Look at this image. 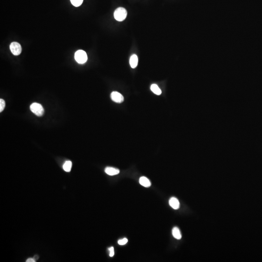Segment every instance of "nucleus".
<instances>
[{"instance_id":"1","label":"nucleus","mask_w":262,"mask_h":262,"mask_svg":"<svg viewBox=\"0 0 262 262\" xmlns=\"http://www.w3.org/2000/svg\"><path fill=\"white\" fill-rule=\"evenodd\" d=\"M127 11L123 7H119L115 10L114 16L115 19L119 22H123L127 17Z\"/></svg>"},{"instance_id":"2","label":"nucleus","mask_w":262,"mask_h":262,"mask_svg":"<svg viewBox=\"0 0 262 262\" xmlns=\"http://www.w3.org/2000/svg\"><path fill=\"white\" fill-rule=\"evenodd\" d=\"M30 110L36 116L41 117L44 113L43 106L40 103L34 102L30 106Z\"/></svg>"},{"instance_id":"3","label":"nucleus","mask_w":262,"mask_h":262,"mask_svg":"<svg viewBox=\"0 0 262 262\" xmlns=\"http://www.w3.org/2000/svg\"><path fill=\"white\" fill-rule=\"evenodd\" d=\"M75 59L78 63H85L87 60V54L83 50H78L75 52Z\"/></svg>"},{"instance_id":"4","label":"nucleus","mask_w":262,"mask_h":262,"mask_svg":"<svg viewBox=\"0 0 262 262\" xmlns=\"http://www.w3.org/2000/svg\"><path fill=\"white\" fill-rule=\"evenodd\" d=\"M11 52L15 56H19L22 51V46L18 42H13L10 45Z\"/></svg>"},{"instance_id":"5","label":"nucleus","mask_w":262,"mask_h":262,"mask_svg":"<svg viewBox=\"0 0 262 262\" xmlns=\"http://www.w3.org/2000/svg\"><path fill=\"white\" fill-rule=\"evenodd\" d=\"M111 98L114 102L117 103H122L123 102L124 97L119 92L113 91L111 94Z\"/></svg>"},{"instance_id":"6","label":"nucleus","mask_w":262,"mask_h":262,"mask_svg":"<svg viewBox=\"0 0 262 262\" xmlns=\"http://www.w3.org/2000/svg\"><path fill=\"white\" fill-rule=\"evenodd\" d=\"M105 173L110 176L118 174L120 173L119 169L112 167H106L105 168Z\"/></svg>"},{"instance_id":"7","label":"nucleus","mask_w":262,"mask_h":262,"mask_svg":"<svg viewBox=\"0 0 262 262\" xmlns=\"http://www.w3.org/2000/svg\"><path fill=\"white\" fill-rule=\"evenodd\" d=\"M169 204L170 206L175 210H177L179 208V201L176 198H171L169 201Z\"/></svg>"},{"instance_id":"8","label":"nucleus","mask_w":262,"mask_h":262,"mask_svg":"<svg viewBox=\"0 0 262 262\" xmlns=\"http://www.w3.org/2000/svg\"><path fill=\"white\" fill-rule=\"evenodd\" d=\"M138 61V57L136 55H133L131 56L130 59V65L132 68L135 69L137 67Z\"/></svg>"},{"instance_id":"9","label":"nucleus","mask_w":262,"mask_h":262,"mask_svg":"<svg viewBox=\"0 0 262 262\" xmlns=\"http://www.w3.org/2000/svg\"><path fill=\"white\" fill-rule=\"evenodd\" d=\"M139 183L141 185L145 187H149L151 186L150 181L146 177H141L139 179Z\"/></svg>"},{"instance_id":"10","label":"nucleus","mask_w":262,"mask_h":262,"mask_svg":"<svg viewBox=\"0 0 262 262\" xmlns=\"http://www.w3.org/2000/svg\"><path fill=\"white\" fill-rule=\"evenodd\" d=\"M172 234L173 237L177 239H181L182 238V235L180 231L177 227H175L173 228Z\"/></svg>"},{"instance_id":"11","label":"nucleus","mask_w":262,"mask_h":262,"mask_svg":"<svg viewBox=\"0 0 262 262\" xmlns=\"http://www.w3.org/2000/svg\"><path fill=\"white\" fill-rule=\"evenodd\" d=\"M151 89L155 94L157 95H160L162 93V91L160 88L156 84H152L151 86Z\"/></svg>"},{"instance_id":"12","label":"nucleus","mask_w":262,"mask_h":262,"mask_svg":"<svg viewBox=\"0 0 262 262\" xmlns=\"http://www.w3.org/2000/svg\"><path fill=\"white\" fill-rule=\"evenodd\" d=\"M72 167V162L70 161H67L64 164L63 169L66 172H70Z\"/></svg>"},{"instance_id":"13","label":"nucleus","mask_w":262,"mask_h":262,"mask_svg":"<svg viewBox=\"0 0 262 262\" xmlns=\"http://www.w3.org/2000/svg\"><path fill=\"white\" fill-rule=\"evenodd\" d=\"M70 2L73 6L76 7H78L82 5L83 0H70Z\"/></svg>"},{"instance_id":"14","label":"nucleus","mask_w":262,"mask_h":262,"mask_svg":"<svg viewBox=\"0 0 262 262\" xmlns=\"http://www.w3.org/2000/svg\"><path fill=\"white\" fill-rule=\"evenodd\" d=\"M6 106V102L3 99H0V112H2L4 110Z\"/></svg>"},{"instance_id":"15","label":"nucleus","mask_w":262,"mask_h":262,"mask_svg":"<svg viewBox=\"0 0 262 262\" xmlns=\"http://www.w3.org/2000/svg\"><path fill=\"white\" fill-rule=\"evenodd\" d=\"M128 242V239L127 238H124L122 239L119 240L118 241V244L120 245H124L126 244Z\"/></svg>"},{"instance_id":"16","label":"nucleus","mask_w":262,"mask_h":262,"mask_svg":"<svg viewBox=\"0 0 262 262\" xmlns=\"http://www.w3.org/2000/svg\"><path fill=\"white\" fill-rule=\"evenodd\" d=\"M108 250L109 251V256L110 257H113L114 255V247H109L108 248Z\"/></svg>"},{"instance_id":"17","label":"nucleus","mask_w":262,"mask_h":262,"mask_svg":"<svg viewBox=\"0 0 262 262\" xmlns=\"http://www.w3.org/2000/svg\"><path fill=\"white\" fill-rule=\"evenodd\" d=\"M26 262H35V259L34 258H30L28 259L27 260H26Z\"/></svg>"}]
</instances>
